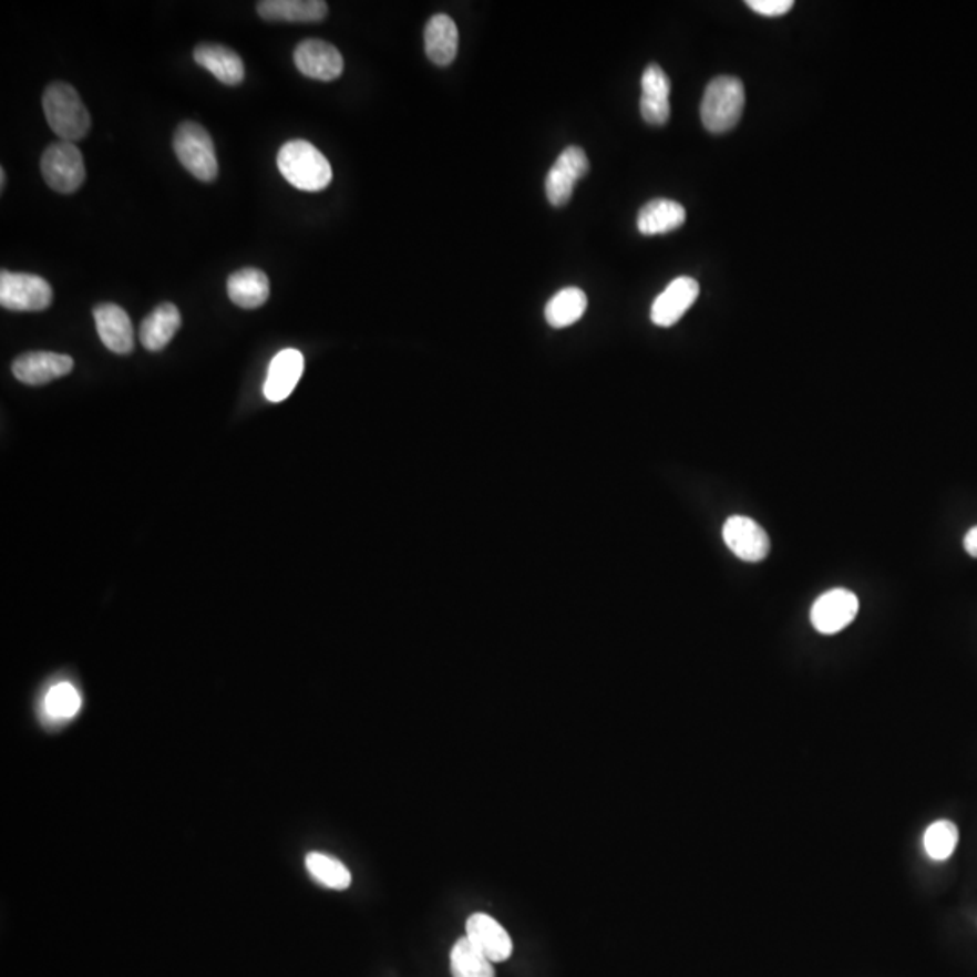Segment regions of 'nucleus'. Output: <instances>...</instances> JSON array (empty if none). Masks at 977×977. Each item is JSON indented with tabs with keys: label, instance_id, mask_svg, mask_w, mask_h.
<instances>
[{
	"label": "nucleus",
	"instance_id": "23",
	"mask_svg": "<svg viewBox=\"0 0 977 977\" xmlns=\"http://www.w3.org/2000/svg\"><path fill=\"white\" fill-rule=\"evenodd\" d=\"M587 305V294L582 288H563L545 307V319L553 328H567L582 319Z\"/></svg>",
	"mask_w": 977,
	"mask_h": 977
},
{
	"label": "nucleus",
	"instance_id": "13",
	"mask_svg": "<svg viewBox=\"0 0 977 977\" xmlns=\"http://www.w3.org/2000/svg\"><path fill=\"white\" fill-rule=\"evenodd\" d=\"M465 930L470 942L484 954L485 958L493 963L507 961L511 958L513 939L493 916L485 913L473 914L467 919Z\"/></svg>",
	"mask_w": 977,
	"mask_h": 977
},
{
	"label": "nucleus",
	"instance_id": "3",
	"mask_svg": "<svg viewBox=\"0 0 977 977\" xmlns=\"http://www.w3.org/2000/svg\"><path fill=\"white\" fill-rule=\"evenodd\" d=\"M745 105L744 84L736 76H717L705 91L701 119L710 133H728L741 122Z\"/></svg>",
	"mask_w": 977,
	"mask_h": 977
},
{
	"label": "nucleus",
	"instance_id": "6",
	"mask_svg": "<svg viewBox=\"0 0 977 977\" xmlns=\"http://www.w3.org/2000/svg\"><path fill=\"white\" fill-rule=\"evenodd\" d=\"M53 302V288L44 277L24 271H0V305L11 311H44Z\"/></svg>",
	"mask_w": 977,
	"mask_h": 977
},
{
	"label": "nucleus",
	"instance_id": "18",
	"mask_svg": "<svg viewBox=\"0 0 977 977\" xmlns=\"http://www.w3.org/2000/svg\"><path fill=\"white\" fill-rule=\"evenodd\" d=\"M257 13L268 22H321L328 16L322 0H261Z\"/></svg>",
	"mask_w": 977,
	"mask_h": 977
},
{
	"label": "nucleus",
	"instance_id": "21",
	"mask_svg": "<svg viewBox=\"0 0 977 977\" xmlns=\"http://www.w3.org/2000/svg\"><path fill=\"white\" fill-rule=\"evenodd\" d=\"M687 222V210L673 199H651L639 210L637 228L642 236L673 233Z\"/></svg>",
	"mask_w": 977,
	"mask_h": 977
},
{
	"label": "nucleus",
	"instance_id": "24",
	"mask_svg": "<svg viewBox=\"0 0 977 977\" xmlns=\"http://www.w3.org/2000/svg\"><path fill=\"white\" fill-rule=\"evenodd\" d=\"M451 974L453 977H494L493 961L465 936L454 943L451 950Z\"/></svg>",
	"mask_w": 977,
	"mask_h": 977
},
{
	"label": "nucleus",
	"instance_id": "8",
	"mask_svg": "<svg viewBox=\"0 0 977 977\" xmlns=\"http://www.w3.org/2000/svg\"><path fill=\"white\" fill-rule=\"evenodd\" d=\"M590 163L579 147H567L554 162L545 179V193L554 207H563L573 196L576 183L588 173Z\"/></svg>",
	"mask_w": 977,
	"mask_h": 977
},
{
	"label": "nucleus",
	"instance_id": "27",
	"mask_svg": "<svg viewBox=\"0 0 977 977\" xmlns=\"http://www.w3.org/2000/svg\"><path fill=\"white\" fill-rule=\"evenodd\" d=\"M82 699L70 682L54 685L45 696L44 710L53 721H68L79 713Z\"/></svg>",
	"mask_w": 977,
	"mask_h": 977
},
{
	"label": "nucleus",
	"instance_id": "29",
	"mask_svg": "<svg viewBox=\"0 0 977 977\" xmlns=\"http://www.w3.org/2000/svg\"><path fill=\"white\" fill-rule=\"evenodd\" d=\"M963 547L967 551L973 558H977V527L970 528L967 534H965V539H963Z\"/></svg>",
	"mask_w": 977,
	"mask_h": 977
},
{
	"label": "nucleus",
	"instance_id": "2",
	"mask_svg": "<svg viewBox=\"0 0 977 977\" xmlns=\"http://www.w3.org/2000/svg\"><path fill=\"white\" fill-rule=\"evenodd\" d=\"M45 120L62 142H80L90 133L91 116L73 85L53 82L42 96Z\"/></svg>",
	"mask_w": 977,
	"mask_h": 977
},
{
	"label": "nucleus",
	"instance_id": "22",
	"mask_svg": "<svg viewBox=\"0 0 977 977\" xmlns=\"http://www.w3.org/2000/svg\"><path fill=\"white\" fill-rule=\"evenodd\" d=\"M182 326V313L173 302H163L154 308L140 326V342L148 351H160L173 341Z\"/></svg>",
	"mask_w": 977,
	"mask_h": 977
},
{
	"label": "nucleus",
	"instance_id": "16",
	"mask_svg": "<svg viewBox=\"0 0 977 977\" xmlns=\"http://www.w3.org/2000/svg\"><path fill=\"white\" fill-rule=\"evenodd\" d=\"M305 370V357L301 351L282 350L271 359L268 376L265 380V397L270 402H282L296 390L297 382Z\"/></svg>",
	"mask_w": 977,
	"mask_h": 977
},
{
	"label": "nucleus",
	"instance_id": "25",
	"mask_svg": "<svg viewBox=\"0 0 977 977\" xmlns=\"http://www.w3.org/2000/svg\"><path fill=\"white\" fill-rule=\"evenodd\" d=\"M307 868L317 884L336 888V891H344L350 887L351 874L341 860L328 856V854L310 853L307 856Z\"/></svg>",
	"mask_w": 977,
	"mask_h": 977
},
{
	"label": "nucleus",
	"instance_id": "19",
	"mask_svg": "<svg viewBox=\"0 0 977 977\" xmlns=\"http://www.w3.org/2000/svg\"><path fill=\"white\" fill-rule=\"evenodd\" d=\"M227 291L236 307L254 310L268 301L270 281L259 268H241L228 277Z\"/></svg>",
	"mask_w": 977,
	"mask_h": 977
},
{
	"label": "nucleus",
	"instance_id": "7",
	"mask_svg": "<svg viewBox=\"0 0 977 977\" xmlns=\"http://www.w3.org/2000/svg\"><path fill=\"white\" fill-rule=\"evenodd\" d=\"M860 603L856 594L845 588H833L814 601L811 608V623L824 636H833L850 627L858 614Z\"/></svg>",
	"mask_w": 977,
	"mask_h": 977
},
{
	"label": "nucleus",
	"instance_id": "15",
	"mask_svg": "<svg viewBox=\"0 0 977 977\" xmlns=\"http://www.w3.org/2000/svg\"><path fill=\"white\" fill-rule=\"evenodd\" d=\"M641 114L650 125H665L670 119V79L661 65L650 64L641 80Z\"/></svg>",
	"mask_w": 977,
	"mask_h": 977
},
{
	"label": "nucleus",
	"instance_id": "12",
	"mask_svg": "<svg viewBox=\"0 0 977 977\" xmlns=\"http://www.w3.org/2000/svg\"><path fill=\"white\" fill-rule=\"evenodd\" d=\"M11 370L22 384L42 385L60 377L70 376L73 370V359L53 351H31L17 357Z\"/></svg>",
	"mask_w": 977,
	"mask_h": 977
},
{
	"label": "nucleus",
	"instance_id": "26",
	"mask_svg": "<svg viewBox=\"0 0 977 977\" xmlns=\"http://www.w3.org/2000/svg\"><path fill=\"white\" fill-rule=\"evenodd\" d=\"M958 840L959 833L956 824L948 822V820H939L925 831L923 844H925V851L930 858L942 862V860L950 858V854L958 845Z\"/></svg>",
	"mask_w": 977,
	"mask_h": 977
},
{
	"label": "nucleus",
	"instance_id": "11",
	"mask_svg": "<svg viewBox=\"0 0 977 977\" xmlns=\"http://www.w3.org/2000/svg\"><path fill=\"white\" fill-rule=\"evenodd\" d=\"M699 297V282L691 277H677L651 305L650 319L656 326L670 328L693 307Z\"/></svg>",
	"mask_w": 977,
	"mask_h": 977
},
{
	"label": "nucleus",
	"instance_id": "17",
	"mask_svg": "<svg viewBox=\"0 0 977 977\" xmlns=\"http://www.w3.org/2000/svg\"><path fill=\"white\" fill-rule=\"evenodd\" d=\"M196 64L210 71L222 84L239 85L245 79V65L236 51L222 44H199L193 53Z\"/></svg>",
	"mask_w": 977,
	"mask_h": 977
},
{
	"label": "nucleus",
	"instance_id": "9",
	"mask_svg": "<svg viewBox=\"0 0 977 977\" xmlns=\"http://www.w3.org/2000/svg\"><path fill=\"white\" fill-rule=\"evenodd\" d=\"M294 62L305 76L321 82H333L344 71L341 51L319 39L302 40L294 51Z\"/></svg>",
	"mask_w": 977,
	"mask_h": 977
},
{
	"label": "nucleus",
	"instance_id": "28",
	"mask_svg": "<svg viewBox=\"0 0 977 977\" xmlns=\"http://www.w3.org/2000/svg\"><path fill=\"white\" fill-rule=\"evenodd\" d=\"M748 8L759 16H785L793 8V0H748Z\"/></svg>",
	"mask_w": 977,
	"mask_h": 977
},
{
	"label": "nucleus",
	"instance_id": "30",
	"mask_svg": "<svg viewBox=\"0 0 977 977\" xmlns=\"http://www.w3.org/2000/svg\"><path fill=\"white\" fill-rule=\"evenodd\" d=\"M0 187H6V171L4 168H0Z\"/></svg>",
	"mask_w": 977,
	"mask_h": 977
},
{
	"label": "nucleus",
	"instance_id": "1",
	"mask_svg": "<svg viewBox=\"0 0 977 977\" xmlns=\"http://www.w3.org/2000/svg\"><path fill=\"white\" fill-rule=\"evenodd\" d=\"M277 167L290 185L307 193L325 191L333 178L325 154L305 140H291L282 145L277 154Z\"/></svg>",
	"mask_w": 977,
	"mask_h": 977
},
{
	"label": "nucleus",
	"instance_id": "14",
	"mask_svg": "<svg viewBox=\"0 0 977 977\" xmlns=\"http://www.w3.org/2000/svg\"><path fill=\"white\" fill-rule=\"evenodd\" d=\"M94 322L105 348L127 356L134 348V328L127 311L113 302H102L93 310Z\"/></svg>",
	"mask_w": 977,
	"mask_h": 977
},
{
	"label": "nucleus",
	"instance_id": "10",
	"mask_svg": "<svg viewBox=\"0 0 977 977\" xmlns=\"http://www.w3.org/2000/svg\"><path fill=\"white\" fill-rule=\"evenodd\" d=\"M722 538L742 562H762L770 554V536L748 516H731L722 528Z\"/></svg>",
	"mask_w": 977,
	"mask_h": 977
},
{
	"label": "nucleus",
	"instance_id": "4",
	"mask_svg": "<svg viewBox=\"0 0 977 977\" xmlns=\"http://www.w3.org/2000/svg\"><path fill=\"white\" fill-rule=\"evenodd\" d=\"M173 144L179 163L194 178L205 183L217 178L216 148L210 134L202 125L183 122L174 133Z\"/></svg>",
	"mask_w": 977,
	"mask_h": 977
},
{
	"label": "nucleus",
	"instance_id": "20",
	"mask_svg": "<svg viewBox=\"0 0 977 977\" xmlns=\"http://www.w3.org/2000/svg\"><path fill=\"white\" fill-rule=\"evenodd\" d=\"M425 54L433 64L445 68L456 59L459 28L451 17L440 13L430 19L424 31Z\"/></svg>",
	"mask_w": 977,
	"mask_h": 977
},
{
	"label": "nucleus",
	"instance_id": "5",
	"mask_svg": "<svg viewBox=\"0 0 977 977\" xmlns=\"http://www.w3.org/2000/svg\"><path fill=\"white\" fill-rule=\"evenodd\" d=\"M45 183L60 194H73L85 182L84 156L71 142H54L40 160Z\"/></svg>",
	"mask_w": 977,
	"mask_h": 977
}]
</instances>
